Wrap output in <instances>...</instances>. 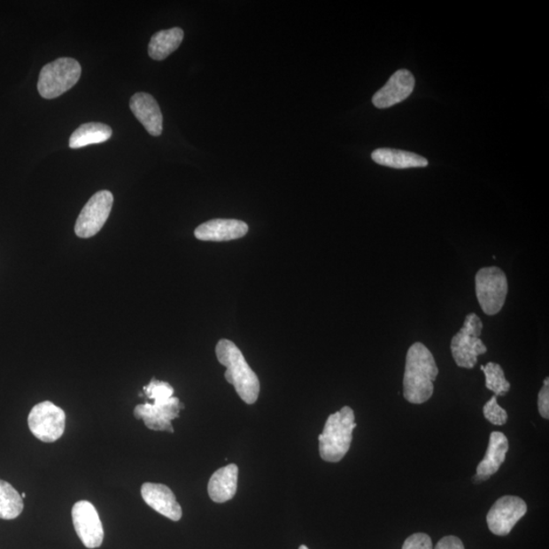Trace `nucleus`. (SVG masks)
Returning a JSON list of instances; mask_svg holds the SVG:
<instances>
[{
    "mask_svg": "<svg viewBox=\"0 0 549 549\" xmlns=\"http://www.w3.org/2000/svg\"><path fill=\"white\" fill-rule=\"evenodd\" d=\"M437 375L434 355L422 343H414L406 355L403 381L405 399L412 404L429 401L434 394V382Z\"/></svg>",
    "mask_w": 549,
    "mask_h": 549,
    "instance_id": "obj_1",
    "label": "nucleus"
},
{
    "mask_svg": "<svg viewBox=\"0 0 549 549\" xmlns=\"http://www.w3.org/2000/svg\"><path fill=\"white\" fill-rule=\"evenodd\" d=\"M217 359L226 367L225 379L232 384L246 404L256 403L259 394L258 375L246 362L235 343L222 339L216 347Z\"/></svg>",
    "mask_w": 549,
    "mask_h": 549,
    "instance_id": "obj_2",
    "label": "nucleus"
},
{
    "mask_svg": "<svg viewBox=\"0 0 549 549\" xmlns=\"http://www.w3.org/2000/svg\"><path fill=\"white\" fill-rule=\"evenodd\" d=\"M356 427L354 412L348 406L329 415L324 431L319 436L321 459L331 463L341 461L350 449Z\"/></svg>",
    "mask_w": 549,
    "mask_h": 549,
    "instance_id": "obj_3",
    "label": "nucleus"
},
{
    "mask_svg": "<svg viewBox=\"0 0 549 549\" xmlns=\"http://www.w3.org/2000/svg\"><path fill=\"white\" fill-rule=\"evenodd\" d=\"M81 74V65L73 58L51 61L40 72L38 91L45 99L58 98L77 84Z\"/></svg>",
    "mask_w": 549,
    "mask_h": 549,
    "instance_id": "obj_4",
    "label": "nucleus"
},
{
    "mask_svg": "<svg viewBox=\"0 0 549 549\" xmlns=\"http://www.w3.org/2000/svg\"><path fill=\"white\" fill-rule=\"evenodd\" d=\"M483 321L476 313L467 315L464 325L452 337L451 352L459 367L471 369L476 367L479 355L487 352L480 336L483 333Z\"/></svg>",
    "mask_w": 549,
    "mask_h": 549,
    "instance_id": "obj_5",
    "label": "nucleus"
},
{
    "mask_svg": "<svg viewBox=\"0 0 549 549\" xmlns=\"http://www.w3.org/2000/svg\"><path fill=\"white\" fill-rule=\"evenodd\" d=\"M476 297L485 314L494 315L502 310L507 294L506 274L497 267H483L476 277Z\"/></svg>",
    "mask_w": 549,
    "mask_h": 549,
    "instance_id": "obj_6",
    "label": "nucleus"
},
{
    "mask_svg": "<svg viewBox=\"0 0 549 549\" xmlns=\"http://www.w3.org/2000/svg\"><path fill=\"white\" fill-rule=\"evenodd\" d=\"M30 430L41 442L53 443L63 437L66 429L65 411L45 401L33 407L27 417Z\"/></svg>",
    "mask_w": 549,
    "mask_h": 549,
    "instance_id": "obj_7",
    "label": "nucleus"
},
{
    "mask_svg": "<svg viewBox=\"0 0 549 549\" xmlns=\"http://www.w3.org/2000/svg\"><path fill=\"white\" fill-rule=\"evenodd\" d=\"M113 195L100 190L82 208L75 223L74 232L81 238L92 237L103 228L112 213Z\"/></svg>",
    "mask_w": 549,
    "mask_h": 549,
    "instance_id": "obj_8",
    "label": "nucleus"
},
{
    "mask_svg": "<svg viewBox=\"0 0 549 549\" xmlns=\"http://www.w3.org/2000/svg\"><path fill=\"white\" fill-rule=\"evenodd\" d=\"M526 513L527 504L524 499L505 496L499 499L487 514V526L497 537H506Z\"/></svg>",
    "mask_w": 549,
    "mask_h": 549,
    "instance_id": "obj_9",
    "label": "nucleus"
},
{
    "mask_svg": "<svg viewBox=\"0 0 549 549\" xmlns=\"http://www.w3.org/2000/svg\"><path fill=\"white\" fill-rule=\"evenodd\" d=\"M183 404L176 397L165 402H153L137 405L134 414L136 420L145 422L148 429L156 431L174 432L171 421L180 417Z\"/></svg>",
    "mask_w": 549,
    "mask_h": 549,
    "instance_id": "obj_10",
    "label": "nucleus"
},
{
    "mask_svg": "<svg viewBox=\"0 0 549 549\" xmlns=\"http://www.w3.org/2000/svg\"><path fill=\"white\" fill-rule=\"evenodd\" d=\"M73 523L79 538L88 548L100 547L104 539L102 522L93 504L81 500L72 511Z\"/></svg>",
    "mask_w": 549,
    "mask_h": 549,
    "instance_id": "obj_11",
    "label": "nucleus"
},
{
    "mask_svg": "<svg viewBox=\"0 0 549 549\" xmlns=\"http://www.w3.org/2000/svg\"><path fill=\"white\" fill-rule=\"evenodd\" d=\"M415 80L414 74L407 70L397 71L390 78L387 84L377 91L373 98L374 105L377 108H389L407 99L414 92Z\"/></svg>",
    "mask_w": 549,
    "mask_h": 549,
    "instance_id": "obj_12",
    "label": "nucleus"
},
{
    "mask_svg": "<svg viewBox=\"0 0 549 549\" xmlns=\"http://www.w3.org/2000/svg\"><path fill=\"white\" fill-rule=\"evenodd\" d=\"M141 491L143 499L153 510L173 521L182 519V506L177 503L174 493L168 486L147 483L143 484Z\"/></svg>",
    "mask_w": 549,
    "mask_h": 549,
    "instance_id": "obj_13",
    "label": "nucleus"
},
{
    "mask_svg": "<svg viewBox=\"0 0 549 549\" xmlns=\"http://www.w3.org/2000/svg\"><path fill=\"white\" fill-rule=\"evenodd\" d=\"M247 232L249 226L239 220L214 219L198 226L195 236L203 242H228L245 236Z\"/></svg>",
    "mask_w": 549,
    "mask_h": 549,
    "instance_id": "obj_14",
    "label": "nucleus"
},
{
    "mask_svg": "<svg viewBox=\"0 0 549 549\" xmlns=\"http://www.w3.org/2000/svg\"><path fill=\"white\" fill-rule=\"evenodd\" d=\"M129 107L147 132L159 136L163 130V115L158 102L148 93H136L130 98Z\"/></svg>",
    "mask_w": 549,
    "mask_h": 549,
    "instance_id": "obj_15",
    "label": "nucleus"
},
{
    "mask_svg": "<svg viewBox=\"0 0 549 549\" xmlns=\"http://www.w3.org/2000/svg\"><path fill=\"white\" fill-rule=\"evenodd\" d=\"M238 467L230 464L218 469L212 476L208 492L213 502L222 504L235 498L237 491Z\"/></svg>",
    "mask_w": 549,
    "mask_h": 549,
    "instance_id": "obj_16",
    "label": "nucleus"
},
{
    "mask_svg": "<svg viewBox=\"0 0 549 549\" xmlns=\"http://www.w3.org/2000/svg\"><path fill=\"white\" fill-rule=\"evenodd\" d=\"M507 451H509V441L503 432H491L489 448L483 461L477 466L476 475L482 476L485 482L491 476L496 475L499 467L505 462Z\"/></svg>",
    "mask_w": 549,
    "mask_h": 549,
    "instance_id": "obj_17",
    "label": "nucleus"
},
{
    "mask_svg": "<svg viewBox=\"0 0 549 549\" xmlns=\"http://www.w3.org/2000/svg\"><path fill=\"white\" fill-rule=\"evenodd\" d=\"M373 160L383 166L395 169L420 168L428 166L424 157L395 149H377L372 154Z\"/></svg>",
    "mask_w": 549,
    "mask_h": 549,
    "instance_id": "obj_18",
    "label": "nucleus"
},
{
    "mask_svg": "<svg viewBox=\"0 0 549 549\" xmlns=\"http://www.w3.org/2000/svg\"><path fill=\"white\" fill-rule=\"evenodd\" d=\"M184 33L181 27L163 30L154 34L149 43V55L154 60L167 58L181 46Z\"/></svg>",
    "mask_w": 549,
    "mask_h": 549,
    "instance_id": "obj_19",
    "label": "nucleus"
},
{
    "mask_svg": "<svg viewBox=\"0 0 549 549\" xmlns=\"http://www.w3.org/2000/svg\"><path fill=\"white\" fill-rule=\"evenodd\" d=\"M112 135V129L104 123L88 122L74 130L70 139L72 149H80L94 143L108 141Z\"/></svg>",
    "mask_w": 549,
    "mask_h": 549,
    "instance_id": "obj_20",
    "label": "nucleus"
},
{
    "mask_svg": "<svg viewBox=\"0 0 549 549\" xmlns=\"http://www.w3.org/2000/svg\"><path fill=\"white\" fill-rule=\"evenodd\" d=\"M24 510V500L9 483L0 480V519H16Z\"/></svg>",
    "mask_w": 549,
    "mask_h": 549,
    "instance_id": "obj_21",
    "label": "nucleus"
},
{
    "mask_svg": "<svg viewBox=\"0 0 549 549\" xmlns=\"http://www.w3.org/2000/svg\"><path fill=\"white\" fill-rule=\"evenodd\" d=\"M485 375V386L492 390L494 395L505 396L511 389V383L506 380L505 373L498 363L489 362L480 367Z\"/></svg>",
    "mask_w": 549,
    "mask_h": 549,
    "instance_id": "obj_22",
    "label": "nucleus"
},
{
    "mask_svg": "<svg viewBox=\"0 0 549 549\" xmlns=\"http://www.w3.org/2000/svg\"><path fill=\"white\" fill-rule=\"evenodd\" d=\"M143 394L153 402H165L174 397V390L168 383L153 379L148 386L143 387Z\"/></svg>",
    "mask_w": 549,
    "mask_h": 549,
    "instance_id": "obj_23",
    "label": "nucleus"
},
{
    "mask_svg": "<svg viewBox=\"0 0 549 549\" xmlns=\"http://www.w3.org/2000/svg\"><path fill=\"white\" fill-rule=\"evenodd\" d=\"M483 414L487 421L493 425H503L507 421L506 411L499 406L497 396L491 397V399L484 405Z\"/></svg>",
    "mask_w": 549,
    "mask_h": 549,
    "instance_id": "obj_24",
    "label": "nucleus"
},
{
    "mask_svg": "<svg viewBox=\"0 0 549 549\" xmlns=\"http://www.w3.org/2000/svg\"><path fill=\"white\" fill-rule=\"evenodd\" d=\"M402 549H434L428 534L415 533L405 540Z\"/></svg>",
    "mask_w": 549,
    "mask_h": 549,
    "instance_id": "obj_25",
    "label": "nucleus"
},
{
    "mask_svg": "<svg viewBox=\"0 0 549 549\" xmlns=\"http://www.w3.org/2000/svg\"><path fill=\"white\" fill-rule=\"evenodd\" d=\"M538 410L539 414L545 420L549 418V380H545V386L540 390L538 394Z\"/></svg>",
    "mask_w": 549,
    "mask_h": 549,
    "instance_id": "obj_26",
    "label": "nucleus"
},
{
    "mask_svg": "<svg viewBox=\"0 0 549 549\" xmlns=\"http://www.w3.org/2000/svg\"><path fill=\"white\" fill-rule=\"evenodd\" d=\"M435 549H465V547L461 539L451 535L439 540Z\"/></svg>",
    "mask_w": 549,
    "mask_h": 549,
    "instance_id": "obj_27",
    "label": "nucleus"
},
{
    "mask_svg": "<svg viewBox=\"0 0 549 549\" xmlns=\"http://www.w3.org/2000/svg\"><path fill=\"white\" fill-rule=\"evenodd\" d=\"M299 549H310V548H308V547H307V546H305V545H301V546L299 547Z\"/></svg>",
    "mask_w": 549,
    "mask_h": 549,
    "instance_id": "obj_28",
    "label": "nucleus"
},
{
    "mask_svg": "<svg viewBox=\"0 0 549 549\" xmlns=\"http://www.w3.org/2000/svg\"><path fill=\"white\" fill-rule=\"evenodd\" d=\"M20 497H22V498H23V499H24L26 498V493H25V492H23L22 494H20Z\"/></svg>",
    "mask_w": 549,
    "mask_h": 549,
    "instance_id": "obj_29",
    "label": "nucleus"
}]
</instances>
